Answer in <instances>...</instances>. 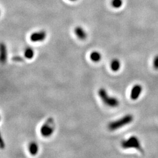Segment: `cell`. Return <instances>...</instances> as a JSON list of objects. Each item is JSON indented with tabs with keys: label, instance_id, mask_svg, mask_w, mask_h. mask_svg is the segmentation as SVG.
<instances>
[{
	"label": "cell",
	"instance_id": "7",
	"mask_svg": "<svg viewBox=\"0 0 158 158\" xmlns=\"http://www.w3.org/2000/svg\"><path fill=\"white\" fill-rule=\"evenodd\" d=\"M0 60L2 63H5L7 60V49L6 45L2 43L0 47Z\"/></svg>",
	"mask_w": 158,
	"mask_h": 158
},
{
	"label": "cell",
	"instance_id": "15",
	"mask_svg": "<svg viewBox=\"0 0 158 158\" xmlns=\"http://www.w3.org/2000/svg\"><path fill=\"white\" fill-rule=\"evenodd\" d=\"M153 67L155 70H158V55L155 56L153 59Z\"/></svg>",
	"mask_w": 158,
	"mask_h": 158
},
{
	"label": "cell",
	"instance_id": "13",
	"mask_svg": "<svg viewBox=\"0 0 158 158\" xmlns=\"http://www.w3.org/2000/svg\"><path fill=\"white\" fill-rule=\"evenodd\" d=\"M122 0H112L111 2V5L115 8H120L122 5Z\"/></svg>",
	"mask_w": 158,
	"mask_h": 158
},
{
	"label": "cell",
	"instance_id": "17",
	"mask_svg": "<svg viewBox=\"0 0 158 158\" xmlns=\"http://www.w3.org/2000/svg\"><path fill=\"white\" fill-rule=\"evenodd\" d=\"M70 1H77V0H70Z\"/></svg>",
	"mask_w": 158,
	"mask_h": 158
},
{
	"label": "cell",
	"instance_id": "3",
	"mask_svg": "<svg viewBox=\"0 0 158 158\" xmlns=\"http://www.w3.org/2000/svg\"><path fill=\"white\" fill-rule=\"evenodd\" d=\"M55 131V123L54 120L52 117L47 118L45 122L40 127V132L42 136L45 138L50 137L54 132Z\"/></svg>",
	"mask_w": 158,
	"mask_h": 158
},
{
	"label": "cell",
	"instance_id": "6",
	"mask_svg": "<svg viewBox=\"0 0 158 158\" xmlns=\"http://www.w3.org/2000/svg\"><path fill=\"white\" fill-rule=\"evenodd\" d=\"M142 92V87L140 84L134 85L131 91L130 98L132 100H137Z\"/></svg>",
	"mask_w": 158,
	"mask_h": 158
},
{
	"label": "cell",
	"instance_id": "12",
	"mask_svg": "<svg viewBox=\"0 0 158 158\" xmlns=\"http://www.w3.org/2000/svg\"><path fill=\"white\" fill-rule=\"evenodd\" d=\"M34 50L31 47H27L24 52V56L27 59H32L34 57Z\"/></svg>",
	"mask_w": 158,
	"mask_h": 158
},
{
	"label": "cell",
	"instance_id": "16",
	"mask_svg": "<svg viewBox=\"0 0 158 158\" xmlns=\"http://www.w3.org/2000/svg\"><path fill=\"white\" fill-rule=\"evenodd\" d=\"M1 148L2 149H3L4 148V144H3L4 143H3V140L1 138Z\"/></svg>",
	"mask_w": 158,
	"mask_h": 158
},
{
	"label": "cell",
	"instance_id": "14",
	"mask_svg": "<svg viewBox=\"0 0 158 158\" xmlns=\"http://www.w3.org/2000/svg\"><path fill=\"white\" fill-rule=\"evenodd\" d=\"M12 60L14 62H22L24 61V59L20 56H15L12 57Z\"/></svg>",
	"mask_w": 158,
	"mask_h": 158
},
{
	"label": "cell",
	"instance_id": "1",
	"mask_svg": "<svg viewBox=\"0 0 158 158\" xmlns=\"http://www.w3.org/2000/svg\"><path fill=\"white\" fill-rule=\"evenodd\" d=\"M98 94L103 103L110 107L115 108L117 107L120 104L118 100L114 97L110 96L106 90L104 88H101L99 89L98 91Z\"/></svg>",
	"mask_w": 158,
	"mask_h": 158
},
{
	"label": "cell",
	"instance_id": "4",
	"mask_svg": "<svg viewBox=\"0 0 158 158\" xmlns=\"http://www.w3.org/2000/svg\"><path fill=\"white\" fill-rule=\"evenodd\" d=\"M121 145V147L124 149L135 148L140 150V152H143L140 140L135 136H132L128 140H122Z\"/></svg>",
	"mask_w": 158,
	"mask_h": 158
},
{
	"label": "cell",
	"instance_id": "8",
	"mask_svg": "<svg viewBox=\"0 0 158 158\" xmlns=\"http://www.w3.org/2000/svg\"><path fill=\"white\" fill-rule=\"evenodd\" d=\"M75 34L77 37L80 40H84L87 37V33L81 27H77L74 30Z\"/></svg>",
	"mask_w": 158,
	"mask_h": 158
},
{
	"label": "cell",
	"instance_id": "10",
	"mask_svg": "<svg viewBox=\"0 0 158 158\" xmlns=\"http://www.w3.org/2000/svg\"><path fill=\"white\" fill-rule=\"evenodd\" d=\"M110 67H111L112 71H113L114 72H118L121 67L120 61L117 59H114L112 60L111 63H110Z\"/></svg>",
	"mask_w": 158,
	"mask_h": 158
},
{
	"label": "cell",
	"instance_id": "11",
	"mask_svg": "<svg viewBox=\"0 0 158 158\" xmlns=\"http://www.w3.org/2000/svg\"><path fill=\"white\" fill-rule=\"evenodd\" d=\"M90 59L92 62H95V63H97V62H99L101 60L102 55L98 52L94 51V52L91 53V54L90 55Z\"/></svg>",
	"mask_w": 158,
	"mask_h": 158
},
{
	"label": "cell",
	"instance_id": "2",
	"mask_svg": "<svg viewBox=\"0 0 158 158\" xmlns=\"http://www.w3.org/2000/svg\"><path fill=\"white\" fill-rule=\"evenodd\" d=\"M133 120L134 117L132 115H125L121 118L109 123L108 125V128L110 131L117 130L130 124L131 122H132Z\"/></svg>",
	"mask_w": 158,
	"mask_h": 158
},
{
	"label": "cell",
	"instance_id": "5",
	"mask_svg": "<svg viewBox=\"0 0 158 158\" xmlns=\"http://www.w3.org/2000/svg\"><path fill=\"white\" fill-rule=\"evenodd\" d=\"M47 37V33L44 31L36 32L32 34L30 36V39L33 42H42Z\"/></svg>",
	"mask_w": 158,
	"mask_h": 158
},
{
	"label": "cell",
	"instance_id": "9",
	"mask_svg": "<svg viewBox=\"0 0 158 158\" xmlns=\"http://www.w3.org/2000/svg\"><path fill=\"white\" fill-rule=\"evenodd\" d=\"M28 149L32 155L35 156L39 152V146L35 142H32L29 145Z\"/></svg>",
	"mask_w": 158,
	"mask_h": 158
}]
</instances>
